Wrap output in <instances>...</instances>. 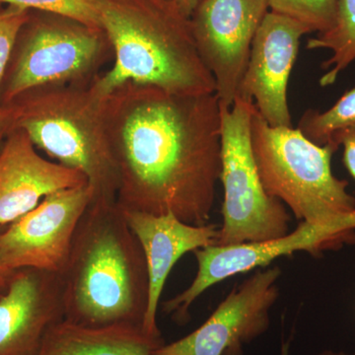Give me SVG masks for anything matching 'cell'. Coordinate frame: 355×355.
<instances>
[{
    "mask_svg": "<svg viewBox=\"0 0 355 355\" xmlns=\"http://www.w3.org/2000/svg\"><path fill=\"white\" fill-rule=\"evenodd\" d=\"M86 184L80 172L40 155L26 132L15 128L0 149V231L51 193Z\"/></svg>",
    "mask_w": 355,
    "mask_h": 355,
    "instance_id": "5bb4252c",
    "label": "cell"
},
{
    "mask_svg": "<svg viewBox=\"0 0 355 355\" xmlns=\"http://www.w3.org/2000/svg\"><path fill=\"white\" fill-rule=\"evenodd\" d=\"M92 198L88 184L51 193L0 231V268L6 272L31 268L62 272L77 226Z\"/></svg>",
    "mask_w": 355,
    "mask_h": 355,
    "instance_id": "30bf717a",
    "label": "cell"
},
{
    "mask_svg": "<svg viewBox=\"0 0 355 355\" xmlns=\"http://www.w3.org/2000/svg\"><path fill=\"white\" fill-rule=\"evenodd\" d=\"M251 144L261 183L299 221L355 230V198L331 160L338 147L318 146L298 128L272 127L254 104Z\"/></svg>",
    "mask_w": 355,
    "mask_h": 355,
    "instance_id": "5b68a950",
    "label": "cell"
},
{
    "mask_svg": "<svg viewBox=\"0 0 355 355\" xmlns=\"http://www.w3.org/2000/svg\"><path fill=\"white\" fill-rule=\"evenodd\" d=\"M331 144H335L338 148L343 146V165L355 180V125L336 132Z\"/></svg>",
    "mask_w": 355,
    "mask_h": 355,
    "instance_id": "7402d4cb",
    "label": "cell"
},
{
    "mask_svg": "<svg viewBox=\"0 0 355 355\" xmlns=\"http://www.w3.org/2000/svg\"><path fill=\"white\" fill-rule=\"evenodd\" d=\"M289 347H291V340H287L286 343H282V352L280 355H289ZM319 355H355L354 354H347L345 352H333V350H324Z\"/></svg>",
    "mask_w": 355,
    "mask_h": 355,
    "instance_id": "d4e9b609",
    "label": "cell"
},
{
    "mask_svg": "<svg viewBox=\"0 0 355 355\" xmlns=\"http://www.w3.org/2000/svg\"><path fill=\"white\" fill-rule=\"evenodd\" d=\"M10 273L11 272H6V270L0 268V296L6 291Z\"/></svg>",
    "mask_w": 355,
    "mask_h": 355,
    "instance_id": "484cf974",
    "label": "cell"
},
{
    "mask_svg": "<svg viewBox=\"0 0 355 355\" xmlns=\"http://www.w3.org/2000/svg\"><path fill=\"white\" fill-rule=\"evenodd\" d=\"M60 277L65 321L89 328L144 324L146 258L118 202L90 203Z\"/></svg>",
    "mask_w": 355,
    "mask_h": 355,
    "instance_id": "7a4b0ae2",
    "label": "cell"
},
{
    "mask_svg": "<svg viewBox=\"0 0 355 355\" xmlns=\"http://www.w3.org/2000/svg\"><path fill=\"white\" fill-rule=\"evenodd\" d=\"M268 0H200L191 16L203 64L216 80L220 107L231 108L246 71Z\"/></svg>",
    "mask_w": 355,
    "mask_h": 355,
    "instance_id": "8fae6325",
    "label": "cell"
},
{
    "mask_svg": "<svg viewBox=\"0 0 355 355\" xmlns=\"http://www.w3.org/2000/svg\"><path fill=\"white\" fill-rule=\"evenodd\" d=\"M272 12L304 25L310 33H324L335 24L338 0H268Z\"/></svg>",
    "mask_w": 355,
    "mask_h": 355,
    "instance_id": "d6986e66",
    "label": "cell"
},
{
    "mask_svg": "<svg viewBox=\"0 0 355 355\" xmlns=\"http://www.w3.org/2000/svg\"><path fill=\"white\" fill-rule=\"evenodd\" d=\"M304 25L282 14H266L254 36L238 96L254 103L268 125L292 128L287 86Z\"/></svg>",
    "mask_w": 355,
    "mask_h": 355,
    "instance_id": "7c38bea8",
    "label": "cell"
},
{
    "mask_svg": "<svg viewBox=\"0 0 355 355\" xmlns=\"http://www.w3.org/2000/svg\"><path fill=\"white\" fill-rule=\"evenodd\" d=\"M355 125V87L343 93L324 112L307 110L301 116L298 130L318 146L331 144L336 132Z\"/></svg>",
    "mask_w": 355,
    "mask_h": 355,
    "instance_id": "ac0fdd59",
    "label": "cell"
},
{
    "mask_svg": "<svg viewBox=\"0 0 355 355\" xmlns=\"http://www.w3.org/2000/svg\"><path fill=\"white\" fill-rule=\"evenodd\" d=\"M32 15L21 30L7 67L0 105L48 86H90L113 55L102 29L64 16Z\"/></svg>",
    "mask_w": 355,
    "mask_h": 355,
    "instance_id": "8992f818",
    "label": "cell"
},
{
    "mask_svg": "<svg viewBox=\"0 0 355 355\" xmlns=\"http://www.w3.org/2000/svg\"><path fill=\"white\" fill-rule=\"evenodd\" d=\"M30 17L31 10L18 6L0 10V91L16 41Z\"/></svg>",
    "mask_w": 355,
    "mask_h": 355,
    "instance_id": "44dd1931",
    "label": "cell"
},
{
    "mask_svg": "<svg viewBox=\"0 0 355 355\" xmlns=\"http://www.w3.org/2000/svg\"><path fill=\"white\" fill-rule=\"evenodd\" d=\"M164 345L137 324L89 328L64 320L51 327L38 355H154Z\"/></svg>",
    "mask_w": 355,
    "mask_h": 355,
    "instance_id": "2e32d148",
    "label": "cell"
},
{
    "mask_svg": "<svg viewBox=\"0 0 355 355\" xmlns=\"http://www.w3.org/2000/svg\"><path fill=\"white\" fill-rule=\"evenodd\" d=\"M176 2L177 6L181 9L182 12L187 16V17L191 18L193 15V11L196 10L200 0H174Z\"/></svg>",
    "mask_w": 355,
    "mask_h": 355,
    "instance_id": "cb8c5ba5",
    "label": "cell"
},
{
    "mask_svg": "<svg viewBox=\"0 0 355 355\" xmlns=\"http://www.w3.org/2000/svg\"><path fill=\"white\" fill-rule=\"evenodd\" d=\"M101 0H0V3L18 6L29 10L64 16L101 29L99 6Z\"/></svg>",
    "mask_w": 355,
    "mask_h": 355,
    "instance_id": "ffe728a7",
    "label": "cell"
},
{
    "mask_svg": "<svg viewBox=\"0 0 355 355\" xmlns=\"http://www.w3.org/2000/svg\"><path fill=\"white\" fill-rule=\"evenodd\" d=\"M282 273L277 266L259 268L230 291L200 328L165 343L154 355H243V347L270 328Z\"/></svg>",
    "mask_w": 355,
    "mask_h": 355,
    "instance_id": "9c48e42d",
    "label": "cell"
},
{
    "mask_svg": "<svg viewBox=\"0 0 355 355\" xmlns=\"http://www.w3.org/2000/svg\"><path fill=\"white\" fill-rule=\"evenodd\" d=\"M308 50H329L331 55L322 64L326 72L320 78L322 87L333 85L355 60V0H338L335 24L307 42Z\"/></svg>",
    "mask_w": 355,
    "mask_h": 355,
    "instance_id": "e0dca14e",
    "label": "cell"
},
{
    "mask_svg": "<svg viewBox=\"0 0 355 355\" xmlns=\"http://www.w3.org/2000/svg\"><path fill=\"white\" fill-rule=\"evenodd\" d=\"M99 15L114 64L92 83L98 94L106 97L125 83L182 96L216 93V80L198 53L191 18L174 0H101Z\"/></svg>",
    "mask_w": 355,
    "mask_h": 355,
    "instance_id": "3957f363",
    "label": "cell"
},
{
    "mask_svg": "<svg viewBox=\"0 0 355 355\" xmlns=\"http://www.w3.org/2000/svg\"><path fill=\"white\" fill-rule=\"evenodd\" d=\"M105 116L121 209L209 224L221 173L216 93L182 96L125 83L105 98Z\"/></svg>",
    "mask_w": 355,
    "mask_h": 355,
    "instance_id": "6da1fadb",
    "label": "cell"
},
{
    "mask_svg": "<svg viewBox=\"0 0 355 355\" xmlns=\"http://www.w3.org/2000/svg\"><path fill=\"white\" fill-rule=\"evenodd\" d=\"M14 109L12 105L2 106L0 105V149L6 141L7 135L14 128Z\"/></svg>",
    "mask_w": 355,
    "mask_h": 355,
    "instance_id": "603a6c76",
    "label": "cell"
},
{
    "mask_svg": "<svg viewBox=\"0 0 355 355\" xmlns=\"http://www.w3.org/2000/svg\"><path fill=\"white\" fill-rule=\"evenodd\" d=\"M64 320L60 273L12 270L0 296V355H38L51 327Z\"/></svg>",
    "mask_w": 355,
    "mask_h": 355,
    "instance_id": "4fadbf2b",
    "label": "cell"
},
{
    "mask_svg": "<svg viewBox=\"0 0 355 355\" xmlns=\"http://www.w3.org/2000/svg\"><path fill=\"white\" fill-rule=\"evenodd\" d=\"M123 211L144 251L148 272V305L142 328L149 335L162 336L157 312L170 272L184 254L214 244L219 228L216 224L186 223L173 214L155 216L135 210Z\"/></svg>",
    "mask_w": 355,
    "mask_h": 355,
    "instance_id": "9a60e30c",
    "label": "cell"
},
{
    "mask_svg": "<svg viewBox=\"0 0 355 355\" xmlns=\"http://www.w3.org/2000/svg\"><path fill=\"white\" fill-rule=\"evenodd\" d=\"M254 102L237 96L231 108L220 107L222 226L214 244L261 242L289 233L291 216L284 202L261 183L251 144Z\"/></svg>",
    "mask_w": 355,
    "mask_h": 355,
    "instance_id": "52a82bcc",
    "label": "cell"
},
{
    "mask_svg": "<svg viewBox=\"0 0 355 355\" xmlns=\"http://www.w3.org/2000/svg\"><path fill=\"white\" fill-rule=\"evenodd\" d=\"M355 243V230L343 226H324L300 221L295 230L268 241L219 246L211 244L193 252L198 272L190 286L163 303V312L179 324L190 321L191 305L200 295L219 282L256 268L272 265L280 257L296 252L311 254L336 250Z\"/></svg>",
    "mask_w": 355,
    "mask_h": 355,
    "instance_id": "ba28073f",
    "label": "cell"
},
{
    "mask_svg": "<svg viewBox=\"0 0 355 355\" xmlns=\"http://www.w3.org/2000/svg\"><path fill=\"white\" fill-rule=\"evenodd\" d=\"M105 98L90 86L34 89L12 103L14 128L55 162L80 172L92 202H116L118 167L105 116Z\"/></svg>",
    "mask_w": 355,
    "mask_h": 355,
    "instance_id": "277c9868",
    "label": "cell"
}]
</instances>
